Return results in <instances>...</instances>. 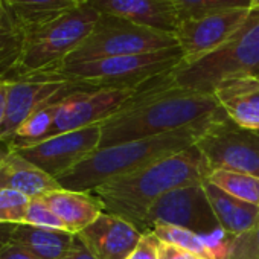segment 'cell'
<instances>
[{
  "instance_id": "obj_2",
  "label": "cell",
  "mask_w": 259,
  "mask_h": 259,
  "mask_svg": "<svg viewBox=\"0 0 259 259\" xmlns=\"http://www.w3.org/2000/svg\"><path fill=\"white\" fill-rule=\"evenodd\" d=\"M209 176L204 156L192 145L142 169L110 179L92 194L104 212L130 221L144 233L145 217L157 200L174 189L203 185Z\"/></svg>"
},
{
  "instance_id": "obj_14",
  "label": "cell",
  "mask_w": 259,
  "mask_h": 259,
  "mask_svg": "<svg viewBox=\"0 0 259 259\" xmlns=\"http://www.w3.org/2000/svg\"><path fill=\"white\" fill-rule=\"evenodd\" d=\"M78 236L96 259H128L141 241L142 232L120 217L102 212Z\"/></svg>"
},
{
  "instance_id": "obj_4",
  "label": "cell",
  "mask_w": 259,
  "mask_h": 259,
  "mask_svg": "<svg viewBox=\"0 0 259 259\" xmlns=\"http://www.w3.org/2000/svg\"><path fill=\"white\" fill-rule=\"evenodd\" d=\"M183 58V51L180 46H177L138 55L67 63L57 70L41 76H58L67 81L81 82L93 89L138 90L150 81L177 69Z\"/></svg>"
},
{
  "instance_id": "obj_6",
  "label": "cell",
  "mask_w": 259,
  "mask_h": 259,
  "mask_svg": "<svg viewBox=\"0 0 259 259\" xmlns=\"http://www.w3.org/2000/svg\"><path fill=\"white\" fill-rule=\"evenodd\" d=\"M238 76H259V10L251 8L244 25L221 48L172 70L179 85L204 93Z\"/></svg>"
},
{
  "instance_id": "obj_7",
  "label": "cell",
  "mask_w": 259,
  "mask_h": 259,
  "mask_svg": "<svg viewBox=\"0 0 259 259\" xmlns=\"http://www.w3.org/2000/svg\"><path fill=\"white\" fill-rule=\"evenodd\" d=\"M177 46L179 43L176 34L157 31L119 17L101 14L92 34L79 45L76 51L69 55L64 64L101 60L108 57L138 55Z\"/></svg>"
},
{
  "instance_id": "obj_17",
  "label": "cell",
  "mask_w": 259,
  "mask_h": 259,
  "mask_svg": "<svg viewBox=\"0 0 259 259\" xmlns=\"http://www.w3.org/2000/svg\"><path fill=\"white\" fill-rule=\"evenodd\" d=\"M213 96L239 126L259 132V76H238L220 82Z\"/></svg>"
},
{
  "instance_id": "obj_15",
  "label": "cell",
  "mask_w": 259,
  "mask_h": 259,
  "mask_svg": "<svg viewBox=\"0 0 259 259\" xmlns=\"http://www.w3.org/2000/svg\"><path fill=\"white\" fill-rule=\"evenodd\" d=\"M90 8L132 23L176 34L179 13L174 0H90Z\"/></svg>"
},
{
  "instance_id": "obj_26",
  "label": "cell",
  "mask_w": 259,
  "mask_h": 259,
  "mask_svg": "<svg viewBox=\"0 0 259 259\" xmlns=\"http://www.w3.org/2000/svg\"><path fill=\"white\" fill-rule=\"evenodd\" d=\"M31 198L16 189H0V224H25Z\"/></svg>"
},
{
  "instance_id": "obj_34",
  "label": "cell",
  "mask_w": 259,
  "mask_h": 259,
  "mask_svg": "<svg viewBox=\"0 0 259 259\" xmlns=\"http://www.w3.org/2000/svg\"><path fill=\"white\" fill-rule=\"evenodd\" d=\"M16 226L17 224H0V248L10 242Z\"/></svg>"
},
{
  "instance_id": "obj_8",
  "label": "cell",
  "mask_w": 259,
  "mask_h": 259,
  "mask_svg": "<svg viewBox=\"0 0 259 259\" xmlns=\"http://www.w3.org/2000/svg\"><path fill=\"white\" fill-rule=\"evenodd\" d=\"M195 147L204 156L210 174L236 171L259 177V132L239 126L229 116L212 122Z\"/></svg>"
},
{
  "instance_id": "obj_24",
  "label": "cell",
  "mask_w": 259,
  "mask_h": 259,
  "mask_svg": "<svg viewBox=\"0 0 259 259\" xmlns=\"http://www.w3.org/2000/svg\"><path fill=\"white\" fill-rule=\"evenodd\" d=\"M151 232H154L157 238L163 242L185 248L203 259H213L204 238L192 230H188L179 226H171V224H157L153 227Z\"/></svg>"
},
{
  "instance_id": "obj_32",
  "label": "cell",
  "mask_w": 259,
  "mask_h": 259,
  "mask_svg": "<svg viewBox=\"0 0 259 259\" xmlns=\"http://www.w3.org/2000/svg\"><path fill=\"white\" fill-rule=\"evenodd\" d=\"M69 259H96L95 254L85 247V244L79 239V236L76 235V239H75V244H73V248L72 251L69 253L67 256Z\"/></svg>"
},
{
  "instance_id": "obj_23",
  "label": "cell",
  "mask_w": 259,
  "mask_h": 259,
  "mask_svg": "<svg viewBox=\"0 0 259 259\" xmlns=\"http://www.w3.org/2000/svg\"><path fill=\"white\" fill-rule=\"evenodd\" d=\"M221 191L259 206V177L236 171H215L207 179Z\"/></svg>"
},
{
  "instance_id": "obj_13",
  "label": "cell",
  "mask_w": 259,
  "mask_h": 259,
  "mask_svg": "<svg viewBox=\"0 0 259 259\" xmlns=\"http://www.w3.org/2000/svg\"><path fill=\"white\" fill-rule=\"evenodd\" d=\"M87 87L89 85L81 82L67 81L57 76H37L10 82L7 116L2 133H0V142L10 141L25 119L45 104Z\"/></svg>"
},
{
  "instance_id": "obj_10",
  "label": "cell",
  "mask_w": 259,
  "mask_h": 259,
  "mask_svg": "<svg viewBox=\"0 0 259 259\" xmlns=\"http://www.w3.org/2000/svg\"><path fill=\"white\" fill-rule=\"evenodd\" d=\"M99 144L101 125H92L14 150L51 177L58 179L98 150Z\"/></svg>"
},
{
  "instance_id": "obj_3",
  "label": "cell",
  "mask_w": 259,
  "mask_h": 259,
  "mask_svg": "<svg viewBox=\"0 0 259 259\" xmlns=\"http://www.w3.org/2000/svg\"><path fill=\"white\" fill-rule=\"evenodd\" d=\"M215 120L220 119L197 122L176 130V132L153 138L98 148L70 171L60 176L57 182L63 189L92 192L95 188L110 179L135 172L160 159H165L195 145V142L204 135L209 125Z\"/></svg>"
},
{
  "instance_id": "obj_21",
  "label": "cell",
  "mask_w": 259,
  "mask_h": 259,
  "mask_svg": "<svg viewBox=\"0 0 259 259\" xmlns=\"http://www.w3.org/2000/svg\"><path fill=\"white\" fill-rule=\"evenodd\" d=\"M25 49V29L5 7H0V82L16 78Z\"/></svg>"
},
{
  "instance_id": "obj_31",
  "label": "cell",
  "mask_w": 259,
  "mask_h": 259,
  "mask_svg": "<svg viewBox=\"0 0 259 259\" xmlns=\"http://www.w3.org/2000/svg\"><path fill=\"white\" fill-rule=\"evenodd\" d=\"M159 259H203V257H200V256H197V254H194L185 248H180L177 245L160 241Z\"/></svg>"
},
{
  "instance_id": "obj_16",
  "label": "cell",
  "mask_w": 259,
  "mask_h": 259,
  "mask_svg": "<svg viewBox=\"0 0 259 259\" xmlns=\"http://www.w3.org/2000/svg\"><path fill=\"white\" fill-rule=\"evenodd\" d=\"M60 188L57 179L26 160L7 142H0V189H16L37 198Z\"/></svg>"
},
{
  "instance_id": "obj_29",
  "label": "cell",
  "mask_w": 259,
  "mask_h": 259,
  "mask_svg": "<svg viewBox=\"0 0 259 259\" xmlns=\"http://www.w3.org/2000/svg\"><path fill=\"white\" fill-rule=\"evenodd\" d=\"M160 239L154 232H144L135 251L128 259H159Z\"/></svg>"
},
{
  "instance_id": "obj_25",
  "label": "cell",
  "mask_w": 259,
  "mask_h": 259,
  "mask_svg": "<svg viewBox=\"0 0 259 259\" xmlns=\"http://www.w3.org/2000/svg\"><path fill=\"white\" fill-rule=\"evenodd\" d=\"M174 4L177 7L179 22L227 10L250 8V0H174Z\"/></svg>"
},
{
  "instance_id": "obj_28",
  "label": "cell",
  "mask_w": 259,
  "mask_h": 259,
  "mask_svg": "<svg viewBox=\"0 0 259 259\" xmlns=\"http://www.w3.org/2000/svg\"><path fill=\"white\" fill-rule=\"evenodd\" d=\"M227 259H259V224L232 239Z\"/></svg>"
},
{
  "instance_id": "obj_22",
  "label": "cell",
  "mask_w": 259,
  "mask_h": 259,
  "mask_svg": "<svg viewBox=\"0 0 259 259\" xmlns=\"http://www.w3.org/2000/svg\"><path fill=\"white\" fill-rule=\"evenodd\" d=\"M23 29L43 25L90 0H2Z\"/></svg>"
},
{
  "instance_id": "obj_1",
  "label": "cell",
  "mask_w": 259,
  "mask_h": 259,
  "mask_svg": "<svg viewBox=\"0 0 259 259\" xmlns=\"http://www.w3.org/2000/svg\"><path fill=\"white\" fill-rule=\"evenodd\" d=\"M227 116L213 93L179 85L172 72L139 87L111 117L101 123L99 148L176 132Z\"/></svg>"
},
{
  "instance_id": "obj_19",
  "label": "cell",
  "mask_w": 259,
  "mask_h": 259,
  "mask_svg": "<svg viewBox=\"0 0 259 259\" xmlns=\"http://www.w3.org/2000/svg\"><path fill=\"white\" fill-rule=\"evenodd\" d=\"M207 200L212 206V210L221 226V229L232 238L241 236L242 233L250 232L259 224V206L239 200L209 180L203 183Z\"/></svg>"
},
{
  "instance_id": "obj_11",
  "label": "cell",
  "mask_w": 259,
  "mask_h": 259,
  "mask_svg": "<svg viewBox=\"0 0 259 259\" xmlns=\"http://www.w3.org/2000/svg\"><path fill=\"white\" fill-rule=\"evenodd\" d=\"M136 90L87 87L69 95L60 102L48 138L92 125H101L132 98Z\"/></svg>"
},
{
  "instance_id": "obj_5",
  "label": "cell",
  "mask_w": 259,
  "mask_h": 259,
  "mask_svg": "<svg viewBox=\"0 0 259 259\" xmlns=\"http://www.w3.org/2000/svg\"><path fill=\"white\" fill-rule=\"evenodd\" d=\"M99 16L89 5H82L43 25L25 29L23 57L14 81L48 75L61 67L92 34Z\"/></svg>"
},
{
  "instance_id": "obj_36",
  "label": "cell",
  "mask_w": 259,
  "mask_h": 259,
  "mask_svg": "<svg viewBox=\"0 0 259 259\" xmlns=\"http://www.w3.org/2000/svg\"><path fill=\"white\" fill-rule=\"evenodd\" d=\"M4 5V2H2V0H0V7H2Z\"/></svg>"
},
{
  "instance_id": "obj_37",
  "label": "cell",
  "mask_w": 259,
  "mask_h": 259,
  "mask_svg": "<svg viewBox=\"0 0 259 259\" xmlns=\"http://www.w3.org/2000/svg\"><path fill=\"white\" fill-rule=\"evenodd\" d=\"M64 259H69V257H64Z\"/></svg>"
},
{
  "instance_id": "obj_20",
  "label": "cell",
  "mask_w": 259,
  "mask_h": 259,
  "mask_svg": "<svg viewBox=\"0 0 259 259\" xmlns=\"http://www.w3.org/2000/svg\"><path fill=\"white\" fill-rule=\"evenodd\" d=\"M76 235L66 230L17 224L10 241L26 247L40 259H64L72 251Z\"/></svg>"
},
{
  "instance_id": "obj_33",
  "label": "cell",
  "mask_w": 259,
  "mask_h": 259,
  "mask_svg": "<svg viewBox=\"0 0 259 259\" xmlns=\"http://www.w3.org/2000/svg\"><path fill=\"white\" fill-rule=\"evenodd\" d=\"M8 92H10V82H0V133H2V126L7 116Z\"/></svg>"
},
{
  "instance_id": "obj_27",
  "label": "cell",
  "mask_w": 259,
  "mask_h": 259,
  "mask_svg": "<svg viewBox=\"0 0 259 259\" xmlns=\"http://www.w3.org/2000/svg\"><path fill=\"white\" fill-rule=\"evenodd\" d=\"M25 224L38 226V227H48V229L66 230V226L63 224V221L55 215V212L48 206V203L41 197L31 198L28 210H26Z\"/></svg>"
},
{
  "instance_id": "obj_9",
  "label": "cell",
  "mask_w": 259,
  "mask_h": 259,
  "mask_svg": "<svg viewBox=\"0 0 259 259\" xmlns=\"http://www.w3.org/2000/svg\"><path fill=\"white\" fill-rule=\"evenodd\" d=\"M157 224L179 226L203 236L223 230L203 185L179 188L157 200L145 217L144 232L153 230Z\"/></svg>"
},
{
  "instance_id": "obj_35",
  "label": "cell",
  "mask_w": 259,
  "mask_h": 259,
  "mask_svg": "<svg viewBox=\"0 0 259 259\" xmlns=\"http://www.w3.org/2000/svg\"><path fill=\"white\" fill-rule=\"evenodd\" d=\"M250 8L259 10V0H250Z\"/></svg>"
},
{
  "instance_id": "obj_18",
  "label": "cell",
  "mask_w": 259,
  "mask_h": 259,
  "mask_svg": "<svg viewBox=\"0 0 259 259\" xmlns=\"http://www.w3.org/2000/svg\"><path fill=\"white\" fill-rule=\"evenodd\" d=\"M41 198L63 221L66 230L73 235L82 232L104 212L101 203L92 192H76L60 188L45 194Z\"/></svg>"
},
{
  "instance_id": "obj_30",
  "label": "cell",
  "mask_w": 259,
  "mask_h": 259,
  "mask_svg": "<svg viewBox=\"0 0 259 259\" xmlns=\"http://www.w3.org/2000/svg\"><path fill=\"white\" fill-rule=\"evenodd\" d=\"M0 259H40V257L34 254L31 250H28L26 247L10 241L0 248Z\"/></svg>"
},
{
  "instance_id": "obj_12",
  "label": "cell",
  "mask_w": 259,
  "mask_h": 259,
  "mask_svg": "<svg viewBox=\"0 0 259 259\" xmlns=\"http://www.w3.org/2000/svg\"><path fill=\"white\" fill-rule=\"evenodd\" d=\"M251 8L227 10L179 22L176 38L183 51L182 64L194 63L221 48L247 20Z\"/></svg>"
}]
</instances>
